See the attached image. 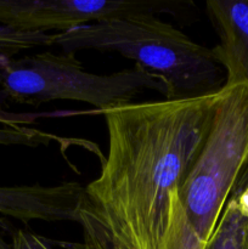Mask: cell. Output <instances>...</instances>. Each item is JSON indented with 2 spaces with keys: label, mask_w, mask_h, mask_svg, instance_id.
I'll return each instance as SVG.
<instances>
[{
  "label": "cell",
  "mask_w": 248,
  "mask_h": 249,
  "mask_svg": "<svg viewBox=\"0 0 248 249\" xmlns=\"http://www.w3.org/2000/svg\"><path fill=\"white\" fill-rule=\"evenodd\" d=\"M63 53L83 50L117 53L155 75L169 89V100L219 91L225 72L211 49L192 40L152 12H134L55 33Z\"/></svg>",
  "instance_id": "obj_1"
},
{
  "label": "cell",
  "mask_w": 248,
  "mask_h": 249,
  "mask_svg": "<svg viewBox=\"0 0 248 249\" xmlns=\"http://www.w3.org/2000/svg\"><path fill=\"white\" fill-rule=\"evenodd\" d=\"M0 79L7 104L40 106L50 101L71 100L94 107L90 113L133 104L136 96L152 90L169 100L167 85L155 75L135 67L111 74L87 72L73 53L50 51L0 57Z\"/></svg>",
  "instance_id": "obj_2"
},
{
  "label": "cell",
  "mask_w": 248,
  "mask_h": 249,
  "mask_svg": "<svg viewBox=\"0 0 248 249\" xmlns=\"http://www.w3.org/2000/svg\"><path fill=\"white\" fill-rule=\"evenodd\" d=\"M247 164L248 84L223 87L201 150L179 186L185 212L206 248Z\"/></svg>",
  "instance_id": "obj_3"
},
{
  "label": "cell",
  "mask_w": 248,
  "mask_h": 249,
  "mask_svg": "<svg viewBox=\"0 0 248 249\" xmlns=\"http://www.w3.org/2000/svg\"><path fill=\"white\" fill-rule=\"evenodd\" d=\"M179 2L128 0H0V24L26 32L58 33L134 12L174 11Z\"/></svg>",
  "instance_id": "obj_4"
},
{
  "label": "cell",
  "mask_w": 248,
  "mask_h": 249,
  "mask_svg": "<svg viewBox=\"0 0 248 249\" xmlns=\"http://www.w3.org/2000/svg\"><path fill=\"white\" fill-rule=\"evenodd\" d=\"M84 191L85 186L74 181L53 186H0V214L23 224L32 220L78 224V208Z\"/></svg>",
  "instance_id": "obj_5"
},
{
  "label": "cell",
  "mask_w": 248,
  "mask_h": 249,
  "mask_svg": "<svg viewBox=\"0 0 248 249\" xmlns=\"http://www.w3.org/2000/svg\"><path fill=\"white\" fill-rule=\"evenodd\" d=\"M206 11L219 36L211 53L225 72L224 87L248 84V0H208Z\"/></svg>",
  "instance_id": "obj_6"
},
{
  "label": "cell",
  "mask_w": 248,
  "mask_h": 249,
  "mask_svg": "<svg viewBox=\"0 0 248 249\" xmlns=\"http://www.w3.org/2000/svg\"><path fill=\"white\" fill-rule=\"evenodd\" d=\"M82 241L62 243L67 249H159L165 232L160 228L123 221L85 219L80 221Z\"/></svg>",
  "instance_id": "obj_7"
},
{
  "label": "cell",
  "mask_w": 248,
  "mask_h": 249,
  "mask_svg": "<svg viewBox=\"0 0 248 249\" xmlns=\"http://www.w3.org/2000/svg\"><path fill=\"white\" fill-rule=\"evenodd\" d=\"M206 249H248V213L229 198Z\"/></svg>",
  "instance_id": "obj_8"
},
{
  "label": "cell",
  "mask_w": 248,
  "mask_h": 249,
  "mask_svg": "<svg viewBox=\"0 0 248 249\" xmlns=\"http://www.w3.org/2000/svg\"><path fill=\"white\" fill-rule=\"evenodd\" d=\"M169 198V221L167 232L159 249H206L203 241L198 237L180 199L179 186L173 187Z\"/></svg>",
  "instance_id": "obj_9"
},
{
  "label": "cell",
  "mask_w": 248,
  "mask_h": 249,
  "mask_svg": "<svg viewBox=\"0 0 248 249\" xmlns=\"http://www.w3.org/2000/svg\"><path fill=\"white\" fill-rule=\"evenodd\" d=\"M55 34L26 32L0 24V57H15L24 50L53 45Z\"/></svg>",
  "instance_id": "obj_10"
},
{
  "label": "cell",
  "mask_w": 248,
  "mask_h": 249,
  "mask_svg": "<svg viewBox=\"0 0 248 249\" xmlns=\"http://www.w3.org/2000/svg\"><path fill=\"white\" fill-rule=\"evenodd\" d=\"M60 140L53 134L29 126H0V146H46Z\"/></svg>",
  "instance_id": "obj_11"
},
{
  "label": "cell",
  "mask_w": 248,
  "mask_h": 249,
  "mask_svg": "<svg viewBox=\"0 0 248 249\" xmlns=\"http://www.w3.org/2000/svg\"><path fill=\"white\" fill-rule=\"evenodd\" d=\"M11 249H53L48 240L31 231L16 230L11 236Z\"/></svg>",
  "instance_id": "obj_12"
},
{
  "label": "cell",
  "mask_w": 248,
  "mask_h": 249,
  "mask_svg": "<svg viewBox=\"0 0 248 249\" xmlns=\"http://www.w3.org/2000/svg\"><path fill=\"white\" fill-rule=\"evenodd\" d=\"M242 190H247L248 191V164H247V167L245 168V170H243L242 175H241L240 179H238L237 184H236L235 189H233L232 194L231 195L236 194V192L242 191Z\"/></svg>",
  "instance_id": "obj_13"
},
{
  "label": "cell",
  "mask_w": 248,
  "mask_h": 249,
  "mask_svg": "<svg viewBox=\"0 0 248 249\" xmlns=\"http://www.w3.org/2000/svg\"><path fill=\"white\" fill-rule=\"evenodd\" d=\"M0 105H7V100L5 97L4 91H2V88H1V79H0Z\"/></svg>",
  "instance_id": "obj_14"
}]
</instances>
